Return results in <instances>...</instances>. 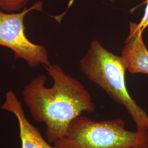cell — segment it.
Wrapping results in <instances>:
<instances>
[{
	"label": "cell",
	"instance_id": "cell-1",
	"mask_svg": "<svg viewBox=\"0 0 148 148\" xmlns=\"http://www.w3.org/2000/svg\"><path fill=\"white\" fill-rule=\"evenodd\" d=\"M53 81L46 86L47 77L40 74L26 85L22 95L34 120L46 125V136L51 144L65 136L71 122L95 106L92 96L82 84L66 74L57 64L43 66Z\"/></svg>",
	"mask_w": 148,
	"mask_h": 148
},
{
	"label": "cell",
	"instance_id": "cell-2",
	"mask_svg": "<svg viewBox=\"0 0 148 148\" xmlns=\"http://www.w3.org/2000/svg\"><path fill=\"white\" fill-rule=\"evenodd\" d=\"M79 68L90 81L126 109L137 131L148 132V114L128 93L125 81L127 70L121 56L109 52L98 40H94L87 52L80 59Z\"/></svg>",
	"mask_w": 148,
	"mask_h": 148
},
{
	"label": "cell",
	"instance_id": "cell-3",
	"mask_svg": "<svg viewBox=\"0 0 148 148\" xmlns=\"http://www.w3.org/2000/svg\"><path fill=\"white\" fill-rule=\"evenodd\" d=\"M148 139V132L126 129L121 119L97 121L79 116L70 124L55 148H131Z\"/></svg>",
	"mask_w": 148,
	"mask_h": 148
},
{
	"label": "cell",
	"instance_id": "cell-4",
	"mask_svg": "<svg viewBox=\"0 0 148 148\" xmlns=\"http://www.w3.org/2000/svg\"><path fill=\"white\" fill-rule=\"evenodd\" d=\"M42 9V3L37 2L18 13H7L0 10V46L11 49L16 58L23 59L31 68L51 64L46 47L32 42L25 34V16L31 11Z\"/></svg>",
	"mask_w": 148,
	"mask_h": 148
},
{
	"label": "cell",
	"instance_id": "cell-5",
	"mask_svg": "<svg viewBox=\"0 0 148 148\" xmlns=\"http://www.w3.org/2000/svg\"><path fill=\"white\" fill-rule=\"evenodd\" d=\"M1 109L10 112L16 117L19 124L21 148H55L27 120L21 101L13 91L6 93L5 100Z\"/></svg>",
	"mask_w": 148,
	"mask_h": 148
},
{
	"label": "cell",
	"instance_id": "cell-6",
	"mask_svg": "<svg viewBox=\"0 0 148 148\" xmlns=\"http://www.w3.org/2000/svg\"><path fill=\"white\" fill-rule=\"evenodd\" d=\"M129 29L121 57L130 73L148 75V49L143 41V32L138 23L132 21L129 23Z\"/></svg>",
	"mask_w": 148,
	"mask_h": 148
},
{
	"label": "cell",
	"instance_id": "cell-7",
	"mask_svg": "<svg viewBox=\"0 0 148 148\" xmlns=\"http://www.w3.org/2000/svg\"><path fill=\"white\" fill-rule=\"evenodd\" d=\"M30 0H0L1 10L7 12L19 11L27 5Z\"/></svg>",
	"mask_w": 148,
	"mask_h": 148
},
{
	"label": "cell",
	"instance_id": "cell-8",
	"mask_svg": "<svg viewBox=\"0 0 148 148\" xmlns=\"http://www.w3.org/2000/svg\"><path fill=\"white\" fill-rule=\"evenodd\" d=\"M147 5L144 11L143 18L139 23H138V27L143 32L148 26V0L146 1Z\"/></svg>",
	"mask_w": 148,
	"mask_h": 148
},
{
	"label": "cell",
	"instance_id": "cell-9",
	"mask_svg": "<svg viewBox=\"0 0 148 148\" xmlns=\"http://www.w3.org/2000/svg\"><path fill=\"white\" fill-rule=\"evenodd\" d=\"M131 148H148V139L142 143L138 144Z\"/></svg>",
	"mask_w": 148,
	"mask_h": 148
},
{
	"label": "cell",
	"instance_id": "cell-10",
	"mask_svg": "<svg viewBox=\"0 0 148 148\" xmlns=\"http://www.w3.org/2000/svg\"><path fill=\"white\" fill-rule=\"evenodd\" d=\"M109 1L111 2V3H115L116 1V0H109Z\"/></svg>",
	"mask_w": 148,
	"mask_h": 148
},
{
	"label": "cell",
	"instance_id": "cell-11",
	"mask_svg": "<svg viewBox=\"0 0 148 148\" xmlns=\"http://www.w3.org/2000/svg\"><path fill=\"white\" fill-rule=\"evenodd\" d=\"M1 10V1H0V10Z\"/></svg>",
	"mask_w": 148,
	"mask_h": 148
}]
</instances>
